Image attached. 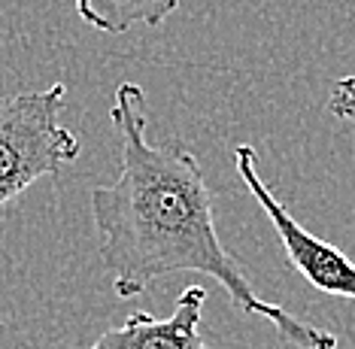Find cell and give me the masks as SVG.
<instances>
[{"instance_id":"obj_1","label":"cell","mask_w":355,"mask_h":349,"mask_svg":"<svg viewBox=\"0 0 355 349\" xmlns=\"http://www.w3.org/2000/svg\"><path fill=\"white\" fill-rule=\"evenodd\" d=\"M119 134V176L92 189V219L103 271L116 298H137L167 273H204L228 291L234 307L261 316L301 349H337L331 331L297 319L264 301L246 280L213 219V191L195 152L180 140L152 143L146 137V92L119 83L110 107Z\"/></svg>"},{"instance_id":"obj_2","label":"cell","mask_w":355,"mask_h":349,"mask_svg":"<svg viewBox=\"0 0 355 349\" xmlns=\"http://www.w3.org/2000/svg\"><path fill=\"white\" fill-rule=\"evenodd\" d=\"M67 85L0 94V210L43 176H58L79 158V137L64 128Z\"/></svg>"},{"instance_id":"obj_3","label":"cell","mask_w":355,"mask_h":349,"mask_svg":"<svg viewBox=\"0 0 355 349\" xmlns=\"http://www.w3.org/2000/svg\"><path fill=\"white\" fill-rule=\"evenodd\" d=\"M234 164H237V173H240V180H243V185L258 201V207L270 219L273 231H277L282 249H286L288 264H292L313 289L322 291V295L355 301V262L352 258L340 253L337 246H331L328 240L310 234L297 222L292 216V210L282 204L277 194H273L270 185L261 180V173H258V155L252 146H246V143L234 146Z\"/></svg>"},{"instance_id":"obj_4","label":"cell","mask_w":355,"mask_h":349,"mask_svg":"<svg viewBox=\"0 0 355 349\" xmlns=\"http://www.w3.org/2000/svg\"><path fill=\"white\" fill-rule=\"evenodd\" d=\"M207 304L204 286H189L176 298L173 313L158 319L134 310L119 328H110L85 349H209L200 337V313Z\"/></svg>"},{"instance_id":"obj_5","label":"cell","mask_w":355,"mask_h":349,"mask_svg":"<svg viewBox=\"0 0 355 349\" xmlns=\"http://www.w3.org/2000/svg\"><path fill=\"white\" fill-rule=\"evenodd\" d=\"M76 15L98 34L119 37L137 24L158 28L180 10L182 0H73Z\"/></svg>"},{"instance_id":"obj_6","label":"cell","mask_w":355,"mask_h":349,"mask_svg":"<svg viewBox=\"0 0 355 349\" xmlns=\"http://www.w3.org/2000/svg\"><path fill=\"white\" fill-rule=\"evenodd\" d=\"M328 110L334 112L337 119L355 121V76L337 79L334 88H331V94H328Z\"/></svg>"}]
</instances>
